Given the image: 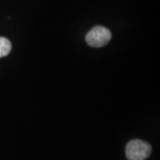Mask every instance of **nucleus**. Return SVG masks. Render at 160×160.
<instances>
[{
  "label": "nucleus",
  "instance_id": "obj_1",
  "mask_svg": "<svg viewBox=\"0 0 160 160\" xmlns=\"http://www.w3.org/2000/svg\"><path fill=\"white\" fill-rule=\"evenodd\" d=\"M151 154L150 144L142 140H132L127 143L126 155L128 160H145Z\"/></svg>",
  "mask_w": 160,
  "mask_h": 160
},
{
  "label": "nucleus",
  "instance_id": "obj_2",
  "mask_svg": "<svg viewBox=\"0 0 160 160\" xmlns=\"http://www.w3.org/2000/svg\"><path fill=\"white\" fill-rule=\"evenodd\" d=\"M86 42L92 47H102L111 39V32L109 29L102 26H96L87 33Z\"/></svg>",
  "mask_w": 160,
  "mask_h": 160
},
{
  "label": "nucleus",
  "instance_id": "obj_3",
  "mask_svg": "<svg viewBox=\"0 0 160 160\" xmlns=\"http://www.w3.org/2000/svg\"><path fill=\"white\" fill-rule=\"evenodd\" d=\"M12 44L6 38L0 37V58L5 57L10 53Z\"/></svg>",
  "mask_w": 160,
  "mask_h": 160
}]
</instances>
